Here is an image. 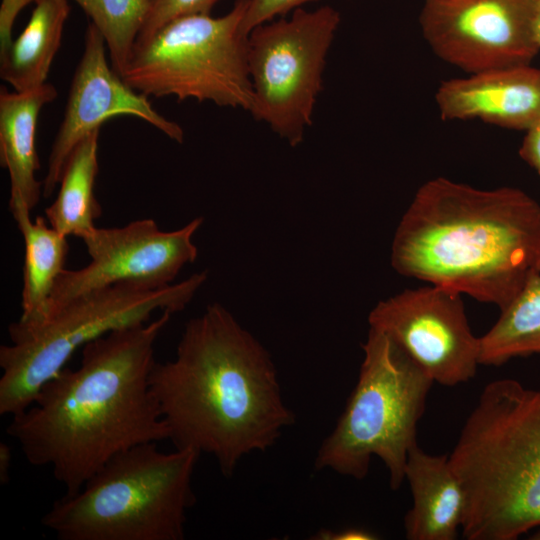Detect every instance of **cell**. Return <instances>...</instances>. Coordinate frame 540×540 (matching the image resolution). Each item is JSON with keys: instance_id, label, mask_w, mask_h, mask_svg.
I'll list each match as a JSON object with an SVG mask.
<instances>
[{"instance_id": "obj_1", "label": "cell", "mask_w": 540, "mask_h": 540, "mask_svg": "<svg viewBox=\"0 0 540 540\" xmlns=\"http://www.w3.org/2000/svg\"><path fill=\"white\" fill-rule=\"evenodd\" d=\"M171 315L162 311L87 343L78 368H63L12 416L7 434L31 465L51 468L66 495L80 491L118 453L168 439L149 374L156 340Z\"/></svg>"}, {"instance_id": "obj_2", "label": "cell", "mask_w": 540, "mask_h": 540, "mask_svg": "<svg viewBox=\"0 0 540 540\" xmlns=\"http://www.w3.org/2000/svg\"><path fill=\"white\" fill-rule=\"evenodd\" d=\"M149 387L175 449L213 456L227 477L295 422L269 352L219 303L187 322L175 358L153 364Z\"/></svg>"}, {"instance_id": "obj_3", "label": "cell", "mask_w": 540, "mask_h": 540, "mask_svg": "<svg viewBox=\"0 0 540 540\" xmlns=\"http://www.w3.org/2000/svg\"><path fill=\"white\" fill-rule=\"evenodd\" d=\"M391 265L501 310L539 272L540 204L514 187L431 179L399 222Z\"/></svg>"}, {"instance_id": "obj_4", "label": "cell", "mask_w": 540, "mask_h": 540, "mask_svg": "<svg viewBox=\"0 0 540 540\" xmlns=\"http://www.w3.org/2000/svg\"><path fill=\"white\" fill-rule=\"evenodd\" d=\"M467 495L468 540H515L540 527V389L486 384L449 454Z\"/></svg>"}, {"instance_id": "obj_5", "label": "cell", "mask_w": 540, "mask_h": 540, "mask_svg": "<svg viewBox=\"0 0 540 540\" xmlns=\"http://www.w3.org/2000/svg\"><path fill=\"white\" fill-rule=\"evenodd\" d=\"M199 456L191 449L164 453L156 442L131 447L80 491L55 501L41 523L60 540H183Z\"/></svg>"}, {"instance_id": "obj_6", "label": "cell", "mask_w": 540, "mask_h": 540, "mask_svg": "<svg viewBox=\"0 0 540 540\" xmlns=\"http://www.w3.org/2000/svg\"><path fill=\"white\" fill-rule=\"evenodd\" d=\"M208 272L159 289L116 284L75 297L52 309L40 323L8 327L0 346V415H17L34 401L77 349L114 330L150 321L156 310L182 311L206 282Z\"/></svg>"}, {"instance_id": "obj_7", "label": "cell", "mask_w": 540, "mask_h": 540, "mask_svg": "<svg viewBox=\"0 0 540 540\" xmlns=\"http://www.w3.org/2000/svg\"><path fill=\"white\" fill-rule=\"evenodd\" d=\"M362 349L358 381L318 449L315 467L362 480L376 456L388 470L390 488L398 490L434 382L383 332L370 328Z\"/></svg>"}, {"instance_id": "obj_8", "label": "cell", "mask_w": 540, "mask_h": 540, "mask_svg": "<svg viewBox=\"0 0 540 540\" xmlns=\"http://www.w3.org/2000/svg\"><path fill=\"white\" fill-rule=\"evenodd\" d=\"M249 0L225 15L182 16L138 38L122 72L134 90L249 111L252 88L242 21Z\"/></svg>"}, {"instance_id": "obj_9", "label": "cell", "mask_w": 540, "mask_h": 540, "mask_svg": "<svg viewBox=\"0 0 540 540\" xmlns=\"http://www.w3.org/2000/svg\"><path fill=\"white\" fill-rule=\"evenodd\" d=\"M340 22L339 11L331 6L298 8L289 18L261 24L247 36L249 112L292 147L303 141L312 124L326 57Z\"/></svg>"}, {"instance_id": "obj_10", "label": "cell", "mask_w": 540, "mask_h": 540, "mask_svg": "<svg viewBox=\"0 0 540 540\" xmlns=\"http://www.w3.org/2000/svg\"><path fill=\"white\" fill-rule=\"evenodd\" d=\"M419 25L433 53L466 74L530 65L540 52L532 0H425Z\"/></svg>"}, {"instance_id": "obj_11", "label": "cell", "mask_w": 540, "mask_h": 540, "mask_svg": "<svg viewBox=\"0 0 540 540\" xmlns=\"http://www.w3.org/2000/svg\"><path fill=\"white\" fill-rule=\"evenodd\" d=\"M202 224L203 218L196 217L182 228L163 231L146 218L122 227H95L82 239L90 262L62 272L51 294L49 312L75 297L116 284L146 289L173 284L181 269L198 256L192 238Z\"/></svg>"}, {"instance_id": "obj_12", "label": "cell", "mask_w": 540, "mask_h": 540, "mask_svg": "<svg viewBox=\"0 0 540 540\" xmlns=\"http://www.w3.org/2000/svg\"><path fill=\"white\" fill-rule=\"evenodd\" d=\"M461 293L429 285L380 301L370 328L398 344L433 380L453 387L472 379L479 363V337L468 324Z\"/></svg>"}, {"instance_id": "obj_13", "label": "cell", "mask_w": 540, "mask_h": 540, "mask_svg": "<svg viewBox=\"0 0 540 540\" xmlns=\"http://www.w3.org/2000/svg\"><path fill=\"white\" fill-rule=\"evenodd\" d=\"M106 42L93 24L84 34V47L75 69L65 112L48 157L42 195L49 198L59 185L65 164L76 145L107 120L133 116L152 125L171 140L182 143V127L160 113L148 96L134 90L108 64Z\"/></svg>"}, {"instance_id": "obj_14", "label": "cell", "mask_w": 540, "mask_h": 540, "mask_svg": "<svg viewBox=\"0 0 540 540\" xmlns=\"http://www.w3.org/2000/svg\"><path fill=\"white\" fill-rule=\"evenodd\" d=\"M435 103L445 121L478 119L523 130L540 122V68L521 65L442 82Z\"/></svg>"}, {"instance_id": "obj_15", "label": "cell", "mask_w": 540, "mask_h": 540, "mask_svg": "<svg viewBox=\"0 0 540 540\" xmlns=\"http://www.w3.org/2000/svg\"><path fill=\"white\" fill-rule=\"evenodd\" d=\"M405 480L413 499L404 517L406 538L456 539L465 519L467 495L449 455L429 454L415 444L408 454Z\"/></svg>"}, {"instance_id": "obj_16", "label": "cell", "mask_w": 540, "mask_h": 540, "mask_svg": "<svg viewBox=\"0 0 540 540\" xmlns=\"http://www.w3.org/2000/svg\"><path fill=\"white\" fill-rule=\"evenodd\" d=\"M56 97L57 90L49 83L23 92L0 89V164L9 173L13 218L30 212L42 194V182L36 178L37 123L41 109Z\"/></svg>"}, {"instance_id": "obj_17", "label": "cell", "mask_w": 540, "mask_h": 540, "mask_svg": "<svg viewBox=\"0 0 540 540\" xmlns=\"http://www.w3.org/2000/svg\"><path fill=\"white\" fill-rule=\"evenodd\" d=\"M34 4L26 27L0 58L1 79L18 92L46 83L71 11L67 0H35Z\"/></svg>"}, {"instance_id": "obj_18", "label": "cell", "mask_w": 540, "mask_h": 540, "mask_svg": "<svg viewBox=\"0 0 540 540\" xmlns=\"http://www.w3.org/2000/svg\"><path fill=\"white\" fill-rule=\"evenodd\" d=\"M14 219L24 240L22 313L18 321L34 325L48 315L52 291L65 270L68 237L55 230L44 217L32 221L29 212Z\"/></svg>"}, {"instance_id": "obj_19", "label": "cell", "mask_w": 540, "mask_h": 540, "mask_svg": "<svg viewBox=\"0 0 540 540\" xmlns=\"http://www.w3.org/2000/svg\"><path fill=\"white\" fill-rule=\"evenodd\" d=\"M100 130L83 138L71 152L59 185V191L45 209L48 223L62 235L81 240L96 227L101 205L94 193L98 174V144Z\"/></svg>"}, {"instance_id": "obj_20", "label": "cell", "mask_w": 540, "mask_h": 540, "mask_svg": "<svg viewBox=\"0 0 540 540\" xmlns=\"http://www.w3.org/2000/svg\"><path fill=\"white\" fill-rule=\"evenodd\" d=\"M540 354V273L501 309L496 323L479 337L480 365L500 366L512 358Z\"/></svg>"}, {"instance_id": "obj_21", "label": "cell", "mask_w": 540, "mask_h": 540, "mask_svg": "<svg viewBox=\"0 0 540 540\" xmlns=\"http://www.w3.org/2000/svg\"><path fill=\"white\" fill-rule=\"evenodd\" d=\"M103 35L120 76L144 23L149 0H74Z\"/></svg>"}, {"instance_id": "obj_22", "label": "cell", "mask_w": 540, "mask_h": 540, "mask_svg": "<svg viewBox=\"0 0 540 540\" xmlns=\"http://www.w3.org/2000/svg\"><path fill=\"white\" fill-rule=\"evenodd\" d=\"M219 0H149L138 38L158 30L169 21L187 15L210 14ZM137 38V39H138Z\"/></svg>"}, {"instance_id": "obj_23", "label": "cell", "mask_w": 540, "mask_h": 540, "mask_svg": "<svg viewBox=\"0 0 540 540\" xmlns=\"http://www.w3.org/2000/svg\"><path fill=\"white\" fill-rule=\"evenodd\" d=\"M311 1L314 0H249L242 21V31L248 35L255 27L276 17H283Z\"/></svg>"}, {"instance_id": "obj_24", "label": "cell", "mask_w": 540, "mask_h": 540, "mask_svg": "<svg viewBox=\"0 0 540 540\" xmlns=\"http://www.w3.org/2000/svg\"><path fill=\"white\" fill-rule=\"evenodd\" d=\"M35 0H2L0 5V58L9 50L13 38L12 30L18 14Z\"/></svg>"}, {"instance_id": "obj_25", "label": "cell", "mask_w": 540, "mask_h": 540, "mask_svg": "<svg viewBox=\"0 0 540 540\" xmlns=\"http://www.w3.org/2000/svg\"><path fill=\"white\" fill-rule=\"evenodd\" d=\"M519 155L540 175V122L525 131Z\"/></svg>"}, {"instance_id": "obj_26", "label": "cell", "mask_w": 540, "mask_h": 540, "mask_svg": "<svg viewBox=\"0 0 540 540\" xmlns=\"http://www.w3.org/2000/svg\"><path fill=\"white\" fill-rule=\"evenodd\" d=\"M377 535L363 528H346L341 531L320 530L314 537L318 540H374Z\"/></svg>"}, {"instance_id": "obj_27", "label": "cell", "mask_w": 540, "mask_h": 540, "mask_svg": "<svg viewBox=\"0 0 540 540\" xmlns=\"http://www.w3.org/2000/svg\"><path fill=\"white\" fill-rule=\"evenodd\" d=\"M12 463V452L5 442L0 443V483L6 485L9 482V471Z\"/></svg>"}, {"instance_id": "obj_28", "label": "cell", "mask_w": 540, "mask_h": 540, "mask_svg": "<svg viewBox=\"0 0 540 540\" xmlns=\"http://www.w3.org/2000/svg\"><path fill=\"white\" fill-rule=\"evenodd\" d=\"M534 6V25L537 41L540 47V0H532Z\"/></svg>"}, {"instance_id": "obj_29", "label": "cell", "mask_w": 540, "mask_h": 540, "mask_svg": "<svg viewBox=\"0 0 540 540\" xmlns=\"http://www.w3.org/2000/svg\"><path fill=\"white\" fill-rule=\"evenodd\" d=\"M530 539H532V540H540V527L537 528L536 532H534L531 535Z\"/></svg>"}, {"instance_id": "obj_30", "label": "cell", "mask_w": 540, "mask_h": 540, "mask_svg": "<svg viewBox=\"0 0 540 540\" xmlns=\"http://www.w3.org/2000/svg\"><path fill=\"white\" fill-rule=\"evenodd\" d=\"M539 273H540V266H539Z\"/></svg>"}]
</instances>
